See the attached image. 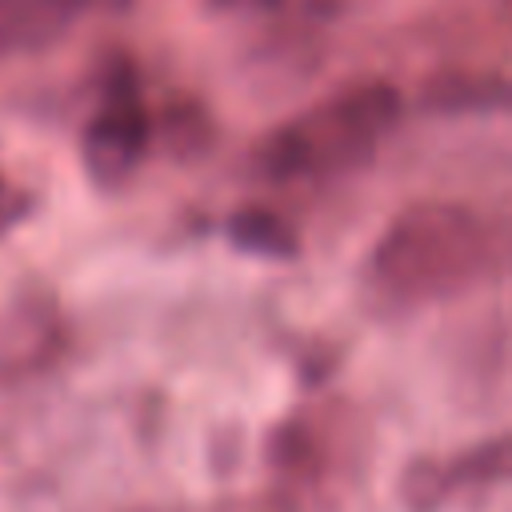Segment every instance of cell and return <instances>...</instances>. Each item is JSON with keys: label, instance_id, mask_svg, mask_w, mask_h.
<instances>
[{"label": "cell", "instance_id": "cell-5", "mask_svg": "<svg viewBox=\"0 0 512 512\" xmlns=\"http://www.w3.org/2000/svg\"><path fill=\"white\" fill-rule=\"evenodd\" d=\"M224 232H228V240H232L240 252H248V256H264V260H296V256H300V236H296V228H292L280 212H272V208H264V204H244V208H236V212L228 216Z\"/></svg>", "mask_w": 512, "mask_h": 512}, {"label": "cell", "instance_id": "cell-4", "mask_svg": "<svg viewBox=\"0 0 512 512\" xmlns=\"http://www.w3.org/2000/svg\"><path fill=\"white\" fill-rule=\"evenodd\" d=\"M420 104L432 112H512V80L500 72H440L424 84Z\"/></svg>", "mask_w": 512, "mask_h": 512}, {"label": "cell", "instance_id": "cell-6", "mask_svg": "<svg viewBox=\"0 0 512 512\" xmlns=\"http://www.w3.org/2000/svg\"><path fill=\"white\" fill-rule=\"evenodd\" d=\"M444 480H448V492L508 484L512 480V432L480 440V444L456 452L452 460H444Z\"/></svg>", "mask_w": 512, "mask_h": 512}, {"label": "cell", "instance_id": "cell-3", "mask_svg": "<svg viewBox=\"0 0 512 512\" xmlns=\"http://www.w3.org/2000/svg\"><path fill=\"white\" fill-rule=\"evenodd\" d=\"M152 140V120L148 112L132 100V96H120L112 100L100 116H92V124L84 128V140H80V156H84V168L96 184H120L136 172V164L144 160V148Z\"/></svg>", "mask_w": 512, "mask_h": 512}, {"label": "cell", "instance_id": "cell-9", "mask_svg": "<svg viewBox=\"0 0 512 512\" xmlns=\"http://www.w3.org/2000/svg\"><path fill=\"white\" fill-rule=\"evenodd\" d=\"M220 4H228V8H236V4L240 8H276L280 0H220Z\"/></svg>", "mask_w": 512, "mask_h": 512}, {"label": "cell", "instance_id": "cell-8", "mask_svg": "<svg viewBox=\"0 0 512 512\" xmlns=\"http://www.w3.org/2000/svg\"><path fill=\"white\" fill-rule=\"evenodd\" d=\"M52 16H76V12H92V8H100V4H108V0H40Z\"/></svg>", "mask_w": 512, "mask_h": 512}, {"label": "cell", "instance_id": "cell-1", "mask_svg": "<svg viewBox=\"0 0 512 512\" xmlns=\"http://www.w3.org/2000/svg\"><path fill=\"white\" fill-rule=\"evenodd\" d=\"M488 260L484 220L448 200H420L404 208L372 248L368 272L372 280L404 300L444 296L472 276H480Z\"/></svg>", "mask_w": 512, "mask_h": 512}, {"label": "cell", "instance_id": "cell-10", "mask_svg": "<svg viewBox=\"0 0 512 512\" xmlns=\"http://www.w3.org/2000/svg\"><path fill=\"white\" fill-rule=\"evenodd\" d=\"M0 188H4V184H0Z\"/></svg>", "mask_w": 512, "mask_h": 512}, {"label": "cell", "instance_id": "cell-2", "mask_svg": "<svg viewBox=\"0 0 512 512\" xmlns=\"http://www.w3.org/2000/svg\"><path fill=\"white\" fill-rule=\"evenodd\" d=\"M400 92L384 80H368L336 92L304 116L280 124L256 152V164L272 180H296L312 172H336L360 164L400 120Z\"/></svg>", "mask_w": 512, "mask_h": 512}, {"label": "cell", "instance_id": "cell-7", "mask_svg": "<svg viewBox=\"0 0 512 512\" xmlns=\"http://www.w3.org/2000/svg\"><path fill=\"white\" fill-rule=\"evenodd\" d=\"M400 496L412 512H432L444 496H448V480H444V464L436 460H412L404 480H400Z\"/></svg>", "mask_w": 512, "mask_h": 512}]
</instances>
